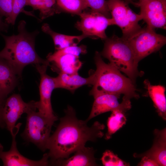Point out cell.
I'll return each mask as SVG.
<instances>
[{
    "mask_svg": "<svg viewBox=\"0 0 166 166\" xmlns=\"http://www.w3.org/2000/svg\"><path fill=\"white\" fill-rule=\"evenodd\" d=\"M26 6L39 10L40 21L61 12L57 5L56 0H27Z\"/></svg>",
    "mask_w": 166,
    "mask_h": 166,
    "instance_id": "21",
    "label": "cell"
},
{
    "mask_svg": "<svg viewBox=\"0 0 166 166\" xmlns=\"http://www.w3.org/2000/svg\"><path fill=\"white\" fill-rule=\"evenodd\" d=\"M26 4L27 0H13L12 13L9 17L5 19V22L7 24L14 25L18 15L22 12L36 18L33 12L24 10V7L26 6Z\"/></svg>",
    "mask_w": 166,
    "mask_h": 166,
    "instance_id": "24",
    "label": "cell"
},
{
    "mask_svg": "<svg viewBox=\"0 0 166 166\" xmlns=\"http://www.w3.org/2000/svg\"><path fill=\"white\" fill-rule=\"evenodd\" d=\"M86 53V46L84 45H82L80 46L77 45L68 47L61 49L57 50L52 54L55 56L69 54L79 56L81 54H85Z\"/></svg>",
    "mask_w": 166,
    "mask_h": 166,
    "instance_id": "27",
    "label": "cell"
},
{
    "mask_svg": "<svg viewBox=\"0 0 166 166\" xmlns=\"http://www.w3.org/2000/svg\"><path fill=\"white\" fill-rule=\"evenodd\" d=\"M26 24L23 20L19 22L17 35H2L5 45L0 51V58L7 61L19 76L24 68L28 65L49 63L47 60L41 58L35 50V39L39 31L28 32L26 29Z\"/></svg>",
    "mask_w": 166,
    "mask_h": 166,
    "instance_id": "2",
    "label": "cell"
},
{
    "mask_svg": "<svg viewBox=\"0 0 166 166\" xmlns=\"http://www.w3.org/2000/svg\"><path fill=\"white\" fill-rule=\"evenodd\" d=\"M101 55L107 59L114 66L125 74L135 83L136 78L143 72L138 70L137 62L132 49L127 39L114 34L105 40Z\"/></svg>",
    "mask_w": 166,
    "mask_h": 166,
    "instance_id": "4",
    "label": "cell"
},
{
    "mask_svg": "<svg viewBox=\"0 0 166 166\" xmlns=\"http://www.w3.org/2000/svg\"><path fill=\"white\" fill-rule=\"evenodd\" d=\"M109 11L115 25L121 29L122 37L127 38L141 28L138 24L142 20L141 15L133 11L124 1L106 0Z\"/></svg>",
    "mask_w": 166,
    "mask_h": 166,
    "instance_id": "7",
    "label": "cell"
},
{
    "mask_svg": "<svg viewBox=\"0 0 166 166\" xmlns=\"http://www.w3.org/2000/svg\"><path fill=\"white\" fill-rule=\"evenodd\" d=\"M65 115L54 133L50 136L47 149L49 161L67 158L79 148L85 146L87 142L95 141L104 135L105 125L95 121L90 127L87 121L77 118L74 109L68 106Z\"/></svg>",
    "mask_w": 166,
    "mask_h": 166,
    "instance_id": "1",
    "label": "cell"
},
{
    "mask_svg": "<svg viewBox=\"0 0 166 166\" xmlns=\"http://www.w3.org/2000/svg\"><path fill=\"white\" fill-rule=\"evenodd\" d=\"M121 95L104 93L94 97V101L89 117L86 120L89 121L95 117L103 113L117 110L124 113L131 107L130 100L122 99L121 103L118 101Z\"/></svg>",
    "mask_w": 166,
    "mask_h": 166,
    "instance_id": "13",
    "label": "cell"
},
{
    "mask_svg": "<svg viewBox=\"0 0 166 166\" xmlns=\"http://www.w3.org/2000/svg\"><path fill=\"white\" fill-rule=\"evenodd\" d=\"M154 138L152 147L145 152L140 154L135 153V157L146 156L156 161L159 166L166 165V128L154 132Z\"/></svg>",
    "mask_w": 166,
    "mask_h": 166,
    "instance_id": "14",
    "label": "cell"
},
{
    "mask_svg": "<svg viewBox=\"0 0 166 166\" xmlns=\"http://www.w3.org/2000/svg\"><path fill=\"white\" fill-rule=\"evenodd\" d=\"M79 15L80 20L76 22L75 27L88 37H95L105 40L107 38L105 32L107 27L115 25L112 18L91 10H84Z\"/></svg>",
    "mask_w": 166,
    "mask_h": 166,
    "instance_id": "8",
    "label": "cell"
},
{
    "mask_svg": "<svg viewBox=\"0 0 166 166\" xmlns=\"http://www.w3.org/2000/svg\"><path fill=\"white\" fill-rule=\"evenodd\" d=\"M57 120V117H46L35 110H32L27 113L26 127L22 136L44 152L47 149L52 127Z\"/></svg>",
    "mask_w": 166,
    "mask_h": 166,
    "instance_id": "5",
    "label": "cell"
},
{
    "mask_svg": "<svg viewBox=\"0 0 166 166\" xmlns=\"http://www.w3.org/2000/svg\"><path fill=\"white\" fill-rule=\"evenodd\" d=\"M138 62L150 54L159 50L166 43L165 36L156 33L154 29L148 26L127 38Z\"/></svg>",
    "mask_w": 166,
    "mask_h": 166,
    "instance_id": "6",
    "label": "cell"
},
{
    "mask_svg": "<svg viewBox=\"0 0 166 166\" xmlns=\"http://www.w3.org/2000/svg\"><path fill=\"white\" fill-rule=\"evenodd\" d=\"M47 60L52 62L59 69L60 72L68 74L78 73L82 65L79 56L72 54H63L55 56L50 53Z\"/></svg>",
    "mask_w": 166,
    "mask_h": 166,
    "instance_id": "18",
    "label": "cell"
},
{
    "mask_svg": "<svg viewBox=\"0 0 166 166\" xmlns=\"http://www.w3.org/2000/svg\"><path fill=\"white\" fill-rule=\"evenodd\" d=\"M53 79L55 89H64L73 93L76 89L83 86L92 85L94 75L93 72L88 77L84 78L78 73L68 74L60 72L58 75Z\"/></svg>",
    "mask_w": 166,
    "mask_h": 166,
    "instance_id": "16",
    "label": "cell"
},
{
    "mask_svg": "<svg viewBox=\"0 0 166 166\" xmlns=\"http://www.w3.org/2000/svg\"><path fill=\"white\" fill-rule=\"evenodd\" d=\"M101 160L105 166H127L129 164L120 158L110 150H106L103 154Z\"/></svg>",
    "mask_w": 166,
    "mask_h": 166,
    "instance_id": "25",
    "label": "cell"
},
{
    "mask_svg": "<svg viewBox=\"0 0 166 166\" xmlns=\"http://www.w3.org/2000/svg\"><path fill=\"white\" fill-rule=\"evenodd\" d=\"M56 4L61 11L78 15L88 7L84 0H56Z\"/></svg>",
    "mask_w": 166,
    "mask_h": 166,
    "instance_id": "23",
    "label": "cell"
},
{
    "mask_svg": "<svg viewBox=\"0 0 166 166\" xmlns=\"http://www.w3.org/2000/svg\"><path fill=\"white\" fill-rule=\"evenodd\" d=\"M8 28V25L6 22L4 23L2 21L1 16L0 15V30L6 31Z\"/></svg>",
    "mask_w": 166,
    "mask_h": 166,
    "instance_id": "31",
    "label": "cell"
},
{
    "mask_svg": "<svg viewBox=\"0 0 166 166\" xmlns=\"http://www.w3.org/2000/svg\"><path fill=\"white\" fill-rule=\"evenodd\" d=\"M107 121V131L105 139L108 140L112 135L125 124L127 119L124 112L117 110L112 111Z\"/></svg>",
    "mask_w": 166,
    "mask_h": 166,
    "instance_id": "22",
    "label": "cell"
},
{
    "mask_svg": "<svg viewBox=\"0 0 166 166\" xmlns=\"http://www.w3.org/2000/svg\"><path fill=\"white\" fill-rule=\"evenodd\" d=\"M4 102L0 101V128H5V125L3 121L2 117V109Z\"/></svg>",
    "mask_w": 166,
    "mask_h": 166,
    "instance_id": "30",
    "label": "cell"
},
{
    "mask_svg": "<svg viewBox=\"0 0 166 166\" xmlns=\"http://www.w3.org/2000/svg\"><path fill=\"white\" fill-rule=\"evenodd\" d=\"M124 1L128 4H131L135 7H139V2H135L132 0H124Z\"/></svg>",
    "mask_w": 166,
    "mask_h": 166,
    "instance_id": "32",
    "label": "cell"
},
{
    "mask_svg": "<svg viewBox=\"0 0 166 166\" xmlns=\"http://www.w3.org/2000/svg\"><path fill=\"white\" fill-rule=\"evenodd\" d=\"M12 4L13 0H0V15L1 17L7 18L10 16L12 12Z\"/></svg>",
    "mask_w": 166,
    "mask_h": 166,
    "instance_id": "28",
    "label": "cell"
},
{
    "mask_svg": "<svg viewBox=\"0 0 166 166\" xmlns=\"http://www.w3.org/2000/svg\"><path fill=\"white\" fill-rule=\"evenodd\" d=\"M88 7L91 10L100 13L107 18H111L108 9L107 1L105 0H84Z\"/></svg>",
    "mask_w": 166,
    "mask_h": 166,
    "instance_id": "26",
    "label": "cell"
},
{
    "mask_svg": "<svg viewBox=\"0 0 166 166\" xmlns=\"http://www.w3.org/2000/svg\"><path fill=\"white\" fill-rule=\"evenodd\" d=\"M94 59L96 69L93 72L94 81L90 95L94 97L104 93L123 94V98L130 100L139 97L135 83L110 63H105L98 52H96Z\"/></svg>",
    "mask_w": 166,
    "mask_h": 166,
    "instance_id": "3",
    "label": "cell"
},
{
    "mask_svg": "<svg viewBox=\"0 0 166 166\" xmlns=\"http://www.w3.org/2000/svg\"><path fill=\"white\" fill-rule=\"evenodd\" d=\"M22 124L19 123L15 126L11 134L12 140L9 150L4 152L0 150V159L4 166H42L50 165L48 153L44 154L42 159L39 160L29 159L22 155L18 151L17 147L16 136Z\"/></svg>",
    "mask_w": 166,
    "mask_h": 166,
    "instance_id": "11",
    "label": "cell"
},
{
    "mask_svg": "<svg viewBox=\"0 0 166 166\" xmlns=\"http://www.w3.org/2000/svg\"><path fill=\"white\" fill-rule=\"evenodd\" d=\"M93 148L83 146L76 150L70 157L50 162V165L65 166H97Z\"/></svg>",
    "mask_w": 166,
    "mask_h": 166,
    "instance_id": "15",
    "label": "cell"
},
{
    "mask_svg": "<svg viewBox=\"0 0 166 166\" xmlns=\"http://www.w3.org/2000/svg\"><path fill=\"white\" fill-rule=\"evenodd\" d=\"M147 93L152 101L158 115L166 120V100L165 87L160 85H152L148 79L144 82Z\"/></svg>",
    "mask_w": 166,
    "mask_h": 166,
    "instance_id": "19",
    "label": "cell"
},
{
    "mask_svg": "<svg viewBox=\"0 0 166 166\" xmlns=\"http://www.w3.org/2000/svg\"><path fill=\"white\" fill-rule=\"evenodd\" d=\"M3 150V147L2 145L0 143V150Z\"/></svg>",
    "mask_w": 166,
    "mask_h": 166,
    "instance_id": "33",
    "label": "cell"
},
{
    "mask_svg": "<svg viewBox=\"0 0 166 166\" xmlns=\"http://www.w3.org/2000/svg\"><path fill=\"white\" fill-rule=\"evenodd\" d=\"M18 75L10 64L0 58V101L4 102L17 83Z\"/></svg>",
    "mask_w": 166,
    "mask_h": 166,
    "instance_id": "17",
    "label": "cell"
},
{
    "mask_svg": "<svg viewBox=\"0 0 166 166\" xmlns=\"http://www.w3.org/2000/svg\"><path fill=\"white\" fill-rule=\"evenodd\" d=\"M146 0H139V2H138L139 3L141 2H142L143 1H145Z\"/></svg>",
    "mask_w": 166,
    "mask_h": 166,
    "instance_id": "34",
    "label": "cell"
},
{
    "mask_svg": "<svg viewBox=\"0 0 166 166\" xmlns=\"http://www.w3.org/2000/svg\"><path fill=\"white\" fill-rule=\"evenodd\" d=\"M139 4L140 14L147 26L166 29V0H146Z\"/></svg>",
    "mask_w": 166,
    "mask_h": 166,
    "instance_id": "12",
    "label": "cell"
},
{
    "mask_svg": "<svg viewBox=\"0 0 166 166\" xmlns=\"http://www.w3.org/2000/svg\"><path fill=\"white\" fill-rule=\"evenodd\" d=\"M35 101L26 103L20 95L14 94L4 101L2 109V117L5 128L12 132L18 120L24 113L26 114L32 110H36Z\"/></svg>",
    "mask_w": 166,
    "mask_h": 166,
    "instance_id": "9",
    "label": "cell"
},
{
    "mask_svg": "<svg viewBox=\"0 0 166 166\" xmlns=\"http://www.w3.org/2000/svg\"><path fill=\"white\" fill-rule=\"evenodd\" d=\"M42 30L51 37L57 50L69 46H77L82 40L88 37L82 34L79 36H70L57 33L52 30L47 23L43 25Z\"/></svg>",
    "mask_w": 166,
    "mask_h": 166,
    "instance_id": "20",
    "label": "cell"
},
{
    "mask_svg": "<svg viewBox=\"0 0 166 166\" xmlns=\"http://www.w3.org/2000/svg\"><path fill=\"white\" fill-rule=\"evenodd\" d=\"M141 160L138 163V166H158V163L154 160L146 156H143Z\"/></svg>",
    "mask_w": 166,
    "mask_h": 166,
    "instance_id": "29",
    "label": "cell"
},
{
    "mask_svg": "<svg viewBox=\"0 0 166 166\" xmlns=\"http://www.w3.org/2000/svg\"><path fill=\"white\" fill-rule=\"evenodd\" d=\"M49 64H37L36 68L40 75L39 85L40 99L35 102L36 107L38 112L44 116L49 117H57L54 113L51 103V96L55 89L53 77L48 75L46 71Z\"/></svg>",
    "mask_w": 166,
    "mask_h": 166,
    "instance_id": "10",
    "label": "cell"
}]
</instances>
